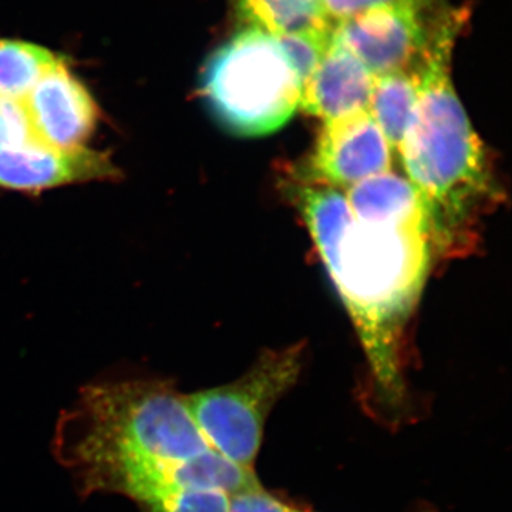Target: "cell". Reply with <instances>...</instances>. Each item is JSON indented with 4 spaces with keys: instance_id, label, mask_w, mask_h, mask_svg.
Listing matches in <instances>:
<instances>
[{
    "instance_id": "obj_1",
    "label": "cell",
    "mask_w": 512,
    "mask_h": 512,
    "mask_svg": "<svg viewBox=\"0 0 512 512\" xmlns=\"http://www.w3.org/2000/svg\"><path fill=\"white\" fill-rule=\"evenodd\" d=\"M288 192L350 313L377 387L387 402H400L404 329L433 259L426 227L363 224L345 194L325 185L298 181Z\"/></svg>"
},
{
    "instance_id": "obj_2",
    "label": "cell",
    "mask_w": 512,
    "mask_h": 512,
    "mask_svg": "<svg viewBox=\"0 0 512 512\" xmlns=\"http://www.w3.org/2000/svg\"><path fill=\"white\" fill-rule=\"evenodd\" d=\"M56 457L86 494L137 505L174 493L183 461L211 448L185 396L158 379L92 384L57 423Z\"/></svg>"
},
{
    "instance_id": "obj_3",
    "label": "cell",
    "mask_w": 512,
    "mask_h": 512,
    "mask_svg": "<svg viewBox=\"0 0 512 512\" xmlns=\"http://www.w3.org/2000/svg\"><path fill=\"white\" fill-rule=\"evenodd\" d=\"M457 35L443 37L419 74V99L397 157L419 192L433 255H467L478 228L503 198L490 153L480 140L450 77Z\"/></svg>"
},
{
    "instance_id": "obj_4",
    "label": "cell",
    "mask_w": 512,
    "mask_h": 512,
    "mask_svg": "<svg viewBox=\"0 0 512 512\" xmlns=\"http://www.w3.org/2000/svg\"><path fill=\"white\" fill-rule=\"evenodd\" d=\"M200 92L221 126L237 136L258 137L292 119L302 82L278 36L245 26L207 60Z\"/></svg>"
},
{
    "instance_id": "obj_5",
    "label": "cell",
    "mask_w": 512,
    "mask_h": 512,
    "mask_svg": "<svg viewBox=\"0 0 512 512\" xmlns=\"http://www.w3.org/2000/svg\"><path fill=\"white\" fill-rule=\"evenodd\" d=\"M302 367L303 345L268 350L239 379L185 396V403L211 448L254 470L266 420L298 382Z\"/></svg>"
},
{
    "instance_id": "obj_6",
    "label": "cell",
    "mask_w": 512,
    "mask_h": 512,
    "mask_svg": "<svg viewBox=\"0 0 512 512\" xmlns=\"http://www.w3.org/2000/svg\"><path fill=\"white\" fill-rule=\"evenodd\" d=\"M463 12L439 6L403 5L370 10L336 23L332 39L375 77L417 72L444 36L460 32Z\"/></svg>"
},
{
    "instance_id": "obj_7",
    "label": "cell",
    "mask_w": 512,
    "mask_h": 512,
    "mask_svg": "<svg viewBox=\"0 0 512 512\" xmlns=\"http://www.w3.org/2000/svg\"><path fill=\"white\" fill-rule=\"evenodd\" d=\"M394 154L369 111L323 121L299 181L348 190L392 170Z\"/></svg>"
},
{
    "instance_id": "obj_8",
    "label": "cell",
    "mask_w": 512,
    "mask_h": 512,
    "mask_svg": "<svg viewBox=\"0 0 512 512\" xmlns=\"http://www.w3.org/2000/svg\"><path fill=\"white\" fill-rule=\"evenodd\" d=\"M20 106L33 137L53 150L86 148L99 120L89 90L60 57L40 76Z\"/></svg>"
},
{
    "instance_id": "obj_9",
    "label": "cell",
    "mask_w": 512,
    "mask_h": 512,
    "mask_svg": "<svg viewBox=\"0 0 512 512\" xmlns=\"http://www.w3.org/2000/svg\"><path fill=\"white\" fill-rule=\"evenodd\" d=\"M119 174L106 154L82 148L59 151L29 141L0 147V187L37 192L89 181L113 180Z\"/></svg>"
},
{
    "instance_id": "obj_10",
    "label": "cell",
    "mask_w": 512,
    "mask_h": 512,
    "mask_svg": "<svg viewBox=\"0 0 512 512\" xmlns=\"http://www.w3.org/2000/svg\"><path fill=\"white\" fill-rule=\"evenodd\" d=\"M375 76L346 47L332 39L302 86L303 111L322 121L367 110Z\"/></svg>"
},
{
    "instance_id": "obj_11",
    "label": "cell",
    "mask_w": 512,
    "mask_h": 512,
    "mask_svg": "<svg viewBox=\"0 0 512 512\" xmlns=\"http://www.w3.org/2000/svg\"><path fill=\"white\" fill-rule=\"evenodd\" d=\"M345 197L353 217L363 224L420 225L427 229L419 192L406 177L392 170L353 185Z\"/></svg>"
},
{
    "instance_id": "obj_12",
    "label": "cell",
    "mask_w": 512,
    "mask_h": 512,
    "mask_svg": "<svg viewBox=\"0 0 512 512\" xmlns=\"http://www.w3.org/2000/svg\"><path fill=\"white\" fill-rule=\"evenodd\" d=\"M417 99H419L417 72L390 73L375 77L367 111L392 148L394 157H397L412 123Z\"/></svg>"
},
{
    "instance_id": "obj_13",
    "label": "cell",
    "mask_w": 512,
    "mask_h": 512,
    "mask_svg": "<svg viewBox=\"0 0 512 512\" xmlns=\"http://www.w3.org/2000/svg\"><path fill=\"white\" fill-rule=\"evenodd\" d=\"M239 18L275 36L332 29L320 0H234Z\"/></svg>"
},
{
    "instance_id": "obj_14",
    "label": "cell",
    "mask_w": 512,
    "mask_h": 512,
    "mask_svg": "<svg viewBox=\"0 0 512 512\" xmlns=\"http://www.w3.org/2000/svg\"><path fill=\"white\" fill-rule=\"evenodd\" d=\"M57 59L32 43L0 39V99L20 103Z\"/></svg>"
},
{
    "instance_id": "obj_15",
    "label": "cell",
    "mask_w": 512,
    "mask_h": 512,
    "mask_svg": "<svg viewBox=\"0 0 512 512\" xmlns=\"http://www.w3.org/2000/svg\"><path fill=\"white\" fill-rule=\"evenodd\" d=\"M278 39L303 86L332 42V29L291 33Z\"/></svg>"
},
{
    "instance_id": "obj_16",
    "label": "cell",
    "mask_w": 512,
    "mask_h": 512,
    "mask_svg": "<svg viewBox=\"0 0 512 512\" xmlns=\"http://www.w3.org/2000/svg\"><path fill=\"white\" fill-rule=\"evenodd\" d=\"M138 508L141 512H229V495L214 490H180Z\"/></svg>"
},
{
    "instance_id": "obj_17",
    "label": "cell",
    "mask_w": 512,
    "mask_h": 512,
    "mask_svg": "<svg viewBox=\"0 0 512 512\" xmlns=\"http://www.w3.org/2000/svg\"><path fill=\"white\" fill-rule=\"evenodd\" d=\"M433 2L437 0H320L323 15L332 28L336 23L355 18L370 10L403 5H426Z\"/></svg>"
},
{
    "instance_id": "obj_18",
    "label": "cell",
    "mask_w": 512,
    "mask_h": 512,
    "mask_svg": "<svg viewBox=\"0 0 512 512\" xmlns=\"http://www.w3.org/2000/svg\"><path fill=\"white\" fill-rule=\"evenodd\" d=\"M37 141L20 103L0 99V147Z\"/></svg>"
},
{
    "instance_id": "obj_19",
    "label": "cell",
    "mask_w": 512,
    "mask_h": 512,
    "mask_svg": "<svg viewBox=\"0 0 512 512\" xmlns=\"http://www.w3.org/2000/svg\"><path fill=\"white\" fill-rule=\"evenodd\" d=\"M229 512H295L271 493L258 487L229 497Z\"/></svg>"
},
{
    "instance_id": "obj_20",
    "label": "cell",
    "mask_w": 512,
    "mask_h": 512,
    "mask_svg": "<svg viewBox=\"0 0 512 512\" xmlns=\"http://www.w3.org/2000/svg\"><path fill=\"white\" fill-rule=\"evenodd\" d=\"M295 512H303V511L295 510Z\"/></svg>"
}]
</instances>
